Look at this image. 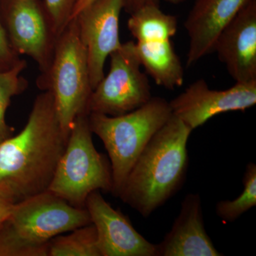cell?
Segmentation results:
<instances>
[{"mask_svg": "<svg viewBox=\"0 0 256 256\" xmlns=\"http://www.w3.org/2000/svg\"><path fill=\"white\" fill-rule=\"evenodd\" d=\"M252 1L196 0L184 22L190 38L188 66L214 52L220 34Z\"/></svg>", "mask_w": 256, "mask_h": 256, "instance_id": "obj_13", "label": "cell"}, {"mask_svg": "<svg viewBox=\"0 0 256 256\" xmlns=\"http://www.w3.org/2000/svg\"><path fill=\"white\" fill-rule=\"evenodd\" d=\"M214 52L236 82H256V0H252L226 26Z\"/></svg>", "mask_w": 256, "mask_h": 256, "instance_id": "obj_12", "label": "cell"}, {"mask_svg": "<svg viewBox=\"0 0 256 256\" xmlns=\"http://www.w3.org/2000/svg\"><path fill=\"white\" fill-rule=\"evenodd\" d=\"M220 256L205 229L200 195H186L171 230L156 244V256Z\"/></svg>", "mask_w": 256, "mask_h": 256, "instance_id": "obj_14", "label": "cell"}, {"mask_svg": "<svg viewBox=\"0 0 256 256\" xmlns=\"http://www.w3.org/2000/svg\"><path fill=\"white\" fill-rule=\"evenodd\" d=\"M92 134L88 114H79L69 131L66 146L48 190L79 208H86L92 192L112 190L110 164L96 149Z\"/></svg>", "mask_w": 256, "mask_h": 256, "instance_id": "obj_6", "label": "cell"}, {"mask_svg": "<svg viewBox=\"0 0 256 256\" xmlns=\"http://www.w3.org/2000/svg\"><path fill=\"white\" fill-rule=\"evenodd\" d=\"M26 66V60H22L14 68L0 72V143L12 137L14 132V129L6 124L5 117L12 98L28 88V80L22 76Z\"/></svg>", "mask_w": 256, "mask_h": 256, "instance_id": "obj_18", "label": "cell"}, {"mask_svg": "<svg viewBox=\"0 0 256 256\" xmlns=\"http://www.w3.org/2000/svg\"><path fill=\"white\" fill-rule=\"evenodd\" d=\"M192 130L172 114L133 165L118 197L144 218L162 206L184 182Z\"/></svg>", "mask_w": 256, "mask_h": 256, "instance_id": "obj_2", "label": "cell"}, {"mask_svg": "<svg viewBox=\"0 0 256 256\" xmlns=\"http://www.w3.org/2000/svg\"><path fill=\"white\" fill-rule=\"evenodd\" d=\"M172 114L170 102L160 97H152L144 105L121 116L88 114L90 130L104 142L110 158L114 196L118 197L144 146Z\"/></svg>", "mask_w": 256, "mask_h": 256, "instance_id": "obj_4", "label": "cell"}, {"mask_svg": "<svg viewBox=\"0 0 256 256\" xmlns=\"http://www.w3.org/2000/svg\"><path fill=\"white\" fill-rule=\"evenodd\" d=\"M0 18L15 53L30 57L46 73L58 36L42 0H0Z\"/></svg>", "mask_w": 256, "mask_h": 256, "instance_id": "obj_8", "label": "cell"}, {"mask_svg": "<svg viewBox=\"0 0 256 256\" xmlns=\"http://www.w3.org/2000/svg\"><path fill=\"white\" fill-rule=\"evenodd\" d=\"M124 0H95L75 16L86 52L92 90L104 78L106 60L122 45L119 21Z\"/></svg>", "mask_w": 256, "mask_h": 256, "instance_id": "obj_9", "label": "cell"}, {"mask_svg": "<svg viewBox=\"0 0 256 256\" xmlns=\"http://www.w3.org/2000/svg\"><path fill=\"white\" fill-rule=\"evenodd\" d=\"M37 86L52 94L60 126L68 136L79 114H88V104L92 92L86 52L75 18L58 37L50 68L38 77Z\"/></svg>", "mask_w": 256, "mask_h": 256, "instance_id": "obj_5", "label": "cell"}, {"mask_svg": "<svg viewBox=\"0 0 256 256\" xmlns=\"http://www.w3.org/2000/svg\"><path fill=\"white\" fill-rule=\"evenodd\" d=\"M70 232L68 235H60L50 240L48 256H101L94 224H88Z\"/></svg>", "mask_w": 256, "mask_h": 256, "instance_id": "obj_17", "label": "cell"}, {"mask_svg": "<svg viewBox=\"0 0 256 256\" xmlns=\"http://www.w3.org/2000/svg\"><path fill=\"white\" fill-rule=\"evenodd\" d=\"M80 0H42L56 34H60L73 18L74 10Z\"/></svg>", "mask_w": 256, "mask_h": 256, "instance_id": "obj_20", "label": "cell"}, {"mask_svg": "<svg viewBox=\"0 0 256 256\" xmlns=\"http://www.w3.org/2000/svg\"><path fill=\"white\" fill-rule=\"evenodd\" d=\"M85 207L97 232L101 256H156V244L138 233L129 218L106 202L100 191L89 194Z\"/></svg>", "mask_w": 256, "mask_h": 256, "instance_id": "obj_11", "label": "cell"}, {"mask_svg": "<svg viewBox=\"0 0 256 256\" xmlns=\"http://www.w3.org/2000/svg\"><path fill=\"white\" fill-rule=\"evenodd\" d=\"M108 74L92 90L89 114L118 116L136 110L152 98L151 87L136 53V42L122 44L110 55Z\"/></svg>", "mask_w": 256, "mask_h": 256, "instance_id": "obj_7", "label": "cell"}, {"mask_svg": "<svg viewBox=\"0 0 256 256\" xmlns=\"http://www.w3.org/2000/svg\"><path fill=\"white\" fill-rule=\"evenodd\" d=\"M244 191L236 200L218 202L216 212L224 222H232L238 220L245 212L256 206V165H247L244 178Z\"/></svg>", "mask_w": 256, "mask_h": 256, "instance_id": "obj_19", "label": "cell"}, {"mask_svg": "<svg viewBox=\"0 0 256 256\" xmlns=\"http://www.w3.org/2000/svg\"><path fill=\"white\" fill-rule=\"evenodd\" d=\"M21 60L12 48L0 18V72L14 68Z\"/></svg>", "mask_w": 256, "mask_h": 256, "instance_id": "obj_21", "label": "cell"}, {"mask_svg": "<svg viewBox=\"0 0 256 256\" xmlns=\"http://www.w3.org/2000/svg\"><path fill=\"white\" fill-rule=\"evenodd\" d=\"M166 2L171 3V4H180V3L186 1V0H164Z\"/></svg>", "mask_w": 256, "mask_h": 256, "instance_id": "obj_24", "label": "cell"}, {"mask_svg": "<svg viewBox=\"0 0 256 256\" xmlns=\"http://www.w3.org/2000/svg\"><path fill=\"white\" fill-rule=\"evenodd\" d=\"M136 50L141 66L158 86L170 90L182 86V64L171 40L136 42Z\"/></svg>", "mask_w": 256, "mask_h": 256, "instance_id": "obj_15", "label": "cell"}, {"mask_svg": "<svg viewBox=\"0 0 256 256\" xmlns=\"http://www.w3.org/2000/svg\"><path fill=\"white\" fill-rule=\"evenodd\" d=\"M68 138L52 94H38L22 130L0 143V184L15 203L48 191Z\"/></svg>", "mask_w": 256, "mask_h": 256, "instance_id": "obj_1", "label": "cell"}, {"mask_svg": "<svg viewBox=\"0 0 256 256\" xmlns=\"http://www.w3.org/2000/svg\"><path fill=\"white\" fill-rule=\"evenodd\" d=\"M90 224L86 208L43 192L16 203L0 226V256H48L52 239Z\"/></svg>", "mask_w": 256, "mask_h": 256, "instance_id": "obj_3", "label": "cell"}, {"mask_svg": "<svg viewBox=\"0 0 256 256\" xmlns=\"http://www.w3.org/2000/svg\"><path fill=\"white\" fill-rule=\"evenodd\" d=\"M128 28L137 42L170 40L178 31V20L151 5L131 14Z\"/></svg>", "mask_w": 256, "mask_h": 256, "instance_id": "obj_16", "label": "cell"}, {"mask_svg": "<svg viewBox=\"0 0 256 256\" xmlns=\"http://www.w3.org/2000/svg\"><path fill=\"white\" fill-rule=\"evenodd\" d=\"M16 204L8 190L0 184V226L9 217Z\"/></svg>", "mask_w": 256, "mask_h": 256, "instance_id": "obj_23", "label": "cell"}, {"mask_svg": "<svg viewBox=\"0 0 256 256\" xmlns=\"http://www.w3.org/2000/svg\"><path fill=\"white\" fill-rule=\"evenodd\" d=\"M94 1H95V0H80L78 5L74 10L73 18L80 12V10L84 9L87 5L90 4ZM151 5L160 6V0H124V9L128 13L131 14L141 9V8L146 6H151Z\"/></svg>", "mask_w": 256, "mask_h": 256, "instance_id": "obj_22", "label": "cell"}, {"mask_svg": "<svg viewBox=\"0 0 256 256\" xmlns=\"http://www.w3.org/2000/svg\"><path fill=\"white\" fill-rule=\"evenodd\" d=\"M169 102L172 114L193 130L217 114L255 106L256 82H236L226 90H216L198 79Z\"/></svg>", "mask_w": 256, "mask_h": 256, "instance_id": "obj_10", "label": "cell"}]
</instances>
